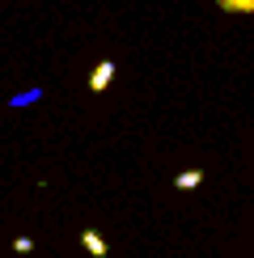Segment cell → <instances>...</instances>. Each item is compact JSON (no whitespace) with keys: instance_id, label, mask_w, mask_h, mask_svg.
<instances>
[{"instance_id":"3","label":"cell","mask_w":254,"mask_h":258,"mask_svg":"<svg viewBox=\"0 0 254 258\" xmlns=\"http://www.w3.org/2000/svg\"><path fill=\"white\" fill-rule=\"evenodd\" d=\"M199 182H204V169H182V174L174 178V186H178V190H195Z\"/></svg>"},{"instance_id":"1","label":"cell","mask_w":254,"mask_h":258,"mask_svg":"<svg viewBox=\"0 0 254 258\" xmlns=\"http://www.w3.org/2000/svg\"><path fill=\"white\" fill-rule=\"evenodd\" d=\"M110 81H114V59H102L98 68L89 72V89L93 93H106V89H110Z\"/></svg>"},{"instance_id":"4","label":"cell","mask_w":254,"mask_h":258,"mask_svg":"<svg viewBox=\"0 0 254 258\" xmlns=\"http://www.w3.org/2000/svg\"><path fill=\"white\" fill-rule=\"evenodd\" d=\"M225 13H254V0H216Z\"/></svg>"},{"instance_id":"5","label":"cell","mask_w":254,"mask_h":258,"mask_svg":"<svg viewBox=\"0 0 254 258\" xmlns=\"http://www.w3.org/2000/svg\"><path fill=\"white\" fill-rule=\"evenodd\" d=\"M38 98H42V89H26V93H13L9 106H30V102H38Z\"/></svg>"},{"instance_id":"2","label":"cell","mask_w":254,"mask_h":258,"mask_svg":"<svg viewBox=\"0 0 254 258\" xmlns=\"http://www.w3.org/2000/svg\"><path fill=\"white\" fill-rule=\"evenodd\" d=\"M81 245H85L93 258H106V254H110V245H106V237H102L98 229H85V233H81Z\"/></svg>"},{"instance_id":"6","label":"cell","mask_w":254,"mask_h":258,"mask_svg":"<svg viewBox=\"0 0 254 258\" xmlns=\"http://www.w3.org/2000/svg\"><path fill=\"white\" fill-rule=\"evenodd\" d=\"M13 250H17V254H30V250H34V241H30V237H17Z\"/></svg>"}]
</instances>
